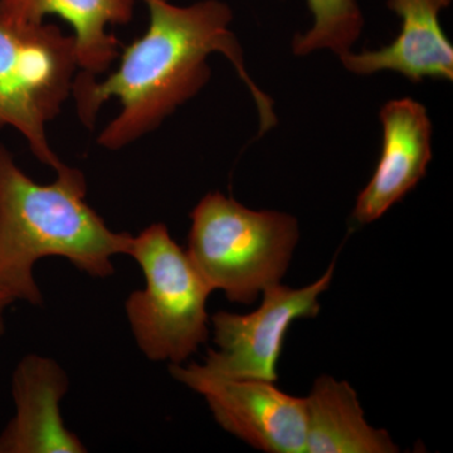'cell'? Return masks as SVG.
<instances>
[{"label":"cell","mask_w":453,"mask_h":453,"mask_svg":"<svg viewBox=\"0 0 453 453\" xmlns=\"http://www.w3.org/2000/svg\"><path fill=\"white\" fill-rule=\"evenodd\" d=\"M169 368L175 380L204 398L220 427L253 449L306 452V398L288 395L273 381L223 377L196 363Z\"/></svg>","instance_id":"obj_7"},{"label":"cell","mask_w":453,"mask_h":453,"mask_svg":"<svg viewBox=\"0 0 453 453\" xmlns=\"http://www.w3.org/2000/svg\"><path fill=\"white\" fill-rule=\"evenodd\" d=\"M190 219L188 256L211 290L232 303L250 305L281 281L299 242L294 216L250 210L219 192L203 196Z\"/></svg>","instance_id":"obj_3"},{"label":"cell","mask_w":453,"mask_h":453,"mask_svg":"<svg viewBox=\"0 0 453 453\" xmlns=\"http://www.w3.org/2000/svg\"><path fill=\"white\" fill-rule=\"evenodd\" d=\"M314 18L311 28L296 33L292 40L295 56L329 50L342 57L350 52L365 27V16L357 0H306Z\"/></svg>","instance_id":"obj_13"},{"label":"cell","mask_w":453,"mask_h":453,"mask_svg":"<svg viewBox=\"0 0 453 453\" xmlns=\"http://www.w3.org/2000/svg\"><path fill=\"white\" fill-rule=\"evenodd\" d=\"M129 256L145 280L144 288L125 303L134 339L151 362L183 365L210 336L207 303L213 291L163 223L133 235Z\"/></svg>","instance_id":"obj_4"},{"label":"cell","mask_w":453,"mask_h":453,"mask_svg":"<svg viewBox=\"0 0 453 453\" xmlns=\"http://www.w3.org/2000/svg\"><path fill=\"white\" fill-rule=\"evenodd\" d=\"M383 142L380 162L357 196L353 219H380L427 174L432 160V122L427 109L411 97L388 101L380 112Z\"/></svg>","instance_id":"obj_8"},{"label":"cell","mask_w":453,"mask_h":453,"mask_svg":"<svg viewBox=\"0 0 453 453\" xmlns=\"http://www.w3.org/2000/svg\"><path fill=\"white\" fill-rule=\"evenodd\" d=\"M387 5L401 18L398 37L375 50L339 57L345 70L357 76L390 71L412 83L453 79V46L440 22L438 0H388Z\"/></svg>","instance_id":"obj_10"},{"label":"cell","mask_w":453,"mask_h":453,"mask_svg":"<svg viewBox=\"0 0 453 453\" xmlns=\"http://www.w3.org/2000/svg\"><path fill=\"white\" fill-rule=\"evenodd\" d=\"M79 67L73 35L58 26L18 25L0 14V127L25 136L32 153L50 168H65L50 149L46 125L73 94Z\"/></svg>","instance_id":"obj_5"},{"label":"cell","mask_w":453,"mask_h":453,"mask_svg":"<svg viewBox=\"0 0 453 453\" xmlns=\"http://www.w3.org/2000/svg\"><path fill=\"white\" fill-rule=\"evenodd\" d=\"M335 264L318 281L301 288L279 283L262 291L256 311L240 315L219 311L211 318L217 350H208L204 365L228 378L276 383L277 365L288 329L299 319L320 312L319 296L329 288Z\"/></svg>","instance_id":"obj_6"},{"label":"cell","mask_w":453,"mask_h":453,"mask_svg":"<svg viewBox=\"0 0 453 453\" xmlns=\"http://www.w3.org/2000/svg\"><path fill=\"white\" fill-rule=\"evenodd\" d=\"M85 196L79 170L65 166L55 183L42 186L0 142V290L14 303H43L33 273L42 258H65L89 277L107 279L113 257L129 256L133 235L110 229Z\"/></svg>","instance_id":"obj_2"},{"label":"cell","mask_w":453,"mask_h":453,"mask_svg":"<svg viewBox=\"0 0 453 453\" xmlns=\"http://www.w3.org/2000/svg\"><path fill=\"white\" fill-rule=\"evenodd\" d=\"M135 0H0V14L12 22L40 26L47 16L73 27L77 65L82 73H105L119 57L120 42L110 27L127 25Z\"/></svg>","instance_id":"obj_11"},{"label":"cell","mask_w":453,"mask_h":453,"mask_svg":"<svg viewBox=\"0 0 453 453\" xmlns=\"http://www.w3.org/2000/svg\"><path fill=\"white\" fill-rule=\"evenodd\" d=\"M68 387L67 372L56 360L37 354L23 357L12 375L16 413L0 432V453L88 452L62 417Z\"/></svg>","instance_id":"obj_9"},{"label":"cell","mask_w":453,"mask_h":453,"mask_svg":"<svg viewBox=\"0 0 453 453\" xmlns=\"http://www.w3.org/2000/svg\"><path fill=\"white\" fill-rule=\"evenodd\" d=\"M142 2L150 16L148 31L125 49L118 70L101 82L88 73L73 80L71 95L85 127H94L98 110L110 98L120 100L121 111L101 133L98 144L118 150L157 129L207 85L208 57L217 52L231 62L251 92L259 134L275 127L273 100L247 73L242 49L231 29L234 13L226 3L202 0L180 7L169 0Z\"/></svg>","instance_id":"obj_1"},{"label":"cell","mask_w":453,"mask_h":453,"mask_svg":"<svg viewBox=\"0 0 453 453\" xmlns=\"http://www.w3.org/2000/svg\"><path fill=\"white\" fill-rule=\"evenodd\" d=\"M13 303V299L9 295L0 290V335L4 333L5 329V311H7L8 306H11Z\"/></svg>","instance_id":"obj_14"},{"label":"cell","mask_w":453,"mask_h":453,"mask_svg":"<svg viewBox=\"0 0 453 453\" xmlns=\"http://www.w3.org/2000/svg\"><path fill=\"white\" fill-rule=\"evenodd\" d=\"M440 2L441 7L447 8L449 7V4H451L452 0H438Z\"/></svg>","instance_id":"obj_15"},{"label":"cell","mask_w":453,"mask_h":453,"mask_svg":"<svg viewBox=\"0 0 453 453\" xmlns=\"http://www.w3.org/2000/svg\"><path fill=\"white\" fill-rule=\"evenodd\" d=\"M309 453H395L398 446L386 429L372 427L357 392L333 377L315 380L306 398Z\"/></svg>","instance_id":"obj_12"}]
</instances>
